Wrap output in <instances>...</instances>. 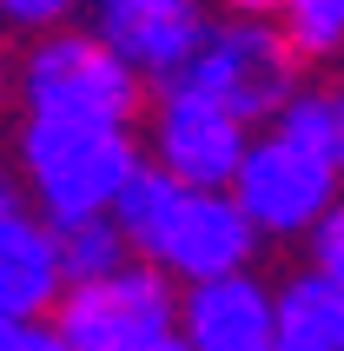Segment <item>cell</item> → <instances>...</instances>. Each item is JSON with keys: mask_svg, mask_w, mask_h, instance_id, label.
<instances>
[{"mask_svg": "<svg viewBox=\"0 0 344 351\" xmlns=\"http://www.w3.org/2000/svg\"><path fill=\"white\" fill-rule=\"evenodd\" d=\"M291 66H298V53H291V40L271 27V20L258 14H232L199 34V47H192L186 60V86H199L206 99H219V106H232V113L245 119H271L278 106H285L291 93Z\"/></svg>", "mask_w": 344, "mask_h": 351, "instance_id": "7a4b0ae2", "label": "cell"}, {"mask_svg": "<svg viewBox=\"0 0 344 351\" xmlns=\"http://www.w3.org/2000/svg\"><path fill=\"white\" fill-rule=\"evenodd\" d=\"M79 0H0V20L7 27H27V34H47V27H66Z\"/></svg>", "mask_w": 344, "mask_h": 351, "instance_id": "2e32d148", "label": "cell"}, {"mask_svg": "<svg viewBox=\"0 0 344 351\" xmlns=\"http://www.w3.org/2000/svg\"><path fill=\"white\" fill-rule=\"evenodd\" d=\"M172 193H179V179L166 173V166H153V159H139L133 173H126V186L113 193V226L126 232V245L133 252H146V239L159 232V219H166V206H172Z\"/></svg>", "mask_w": 344, "mask_h": 351, "instance_id": "4fadbf2b", "label": "cell"}, {"mask_svg": "<svg viewBox=\"0 0 344 351\" xmlns=\"http://www.w3.org/2000/svg\"><path fill=\"white\" fill-rule=\"evenodd\" d=\"M20 166H27V186H34L47 226H66V219H86V213L113 206V193L139 166V146L113 119L34 113L27 133H20Z\"/></svg>", "mask_w": 344, "mask_h": 351, "instance_id": "6da1fadb", "label": "cell"}, {"mask_svg": "<svg viewBox=\"0 0 344 351\" xmlns=\"http://www.w3.org/2000/svg\"><path fill=\"white\" fill-rule=\"evenodd\" d=\"M172 332L192 351H265L271 345V292L251 272L199 278L186 305L172 312Z\"/></svg>", "mask_w": 344, "mask_h": 351, "instance_id": "9c48e42d", "label": "cell"}, {"mask_svg": "<svg viewBox=\"0 0 344 351\" xmlns=\"http://www.w3.org/2000/svg\"><path fill=\"white\" fill-rule=\"evenodd\" d=\"M20 332H27V318L0 312V351H20Z\"/></svg>", "mask_w": 344, "mask_h": 351, "instance_id": "ac0fdd59", "label": "cell"}, {"mask_svg": "<svg viewBox=\"0 0 344 351\" xmlns=\"http://www.w3.org/2000/svg\"><path fill=\"white\" fill-rule=\"evenodd\" d=\"M106 7H133V0H99V14H106Z\"/></svg>", "mask_w": 344, "mask_h": 351, "instance_id": "603a6c76", "label": "cell"}, {"mask_svg": "<svg viewBox=\"0 0 344 351\" xmlns=\"http://www.w3.org/2000/svg\"><path fill=\"white\" fill-rule=\"evenodd\" d=\"M20 351H66V338H60V332H34V325H27V332H20Z\"/></svg>", "mask_w": 344, "mask_h": 351, "instance_id": "e0dca14e", "label": "cell"}, {"mask_svg": "<svg viewBox=\"0 0 344 351\" xmlns=\"http://www.w3.org/2000/svg\"><path fill=\"white\" fill-rule=\"evenodd\" d=\"M265 351H344V292L318 272H298L285 292H271Z\"/></svg>", "mask_w": 344, "mask_h": 351, "instance_id": "8fae6325", "label": "cell"}, {"mask_svg": "<svg viewBox=\"0 0 344 351\" xmlns=\"http://www.w3.org/2000/svg\"><path fill=\"white\" fill-rule=\"evenodd\" d=\"M0 206H14V186H7V173H0Z\"/></svg>", "mask_w": 344, "mask_h": 351, "instance_id": "7402d4cb", "label": "cell"}, {"mask_svg": "<svg viewBox=\"0 0 344 351\" xmlns=\"http://www.w3.org/2000/svg\"><path fill=\"white\" fill-rule=\"evenodd\" d=\"M278 34L291 40V53L325 60L344 47V0H278Z\"/></svg>", "mask_w": 344, "mask_h": 351, "instance_id": "5bb4252c", "label": "cell"}, {"mask_svg": "<svg viewBox=\"0 0 344 351\" xmlns=\"http://www.w3.org/2000/svg\"><path fill=\"white\" fill-rule=\"evenodd\" d=\"M133 351H192L179 332H159V338H146V345H133Z\"/></svg>", "mask_w": 344, "mask_h": 351, "instance_id": "ffe728a7", "label": "cell"}, {"mask_svg": "<svg viewBox=\"0 0 344 351\" xmlns=\"http://www.w3.org/2000/svg\"><path fill=\"white\" fill-rule=\"evenodd\" d=\"M245 139V119L186 80H172L153 106V166H166L179 186H232Z\"/></svg>", "mask_w": 344, "mask_h": 351, "instance_id": "52a82bcc", "label": "cell"}, {"mask_svg": "<svg viewBox=\"0 0 344 351\" xmlns=\"http://www.w3.org/2000/svg\"><path fill=\"white\" fill-rule=\"evenodd\" d=\"M251 245H258V232L225 186H179L159 232L146 239V258L159 272L199 285V278H219V272H245Z\"/></svg>", "mask_w": 344, "mask_h": 351, "instance_id": "8992f818", "label": "cell"}, {"mask_svg": "<svg viewBox=\"0 0 344 351\" xmlns=\"http://www.w3.org/2000/svg\"><path fill=\"white\" fill-rule=\"evenodd\" d=\"M331 113H338V139H344V86L331 93Z\"/></svg>", "mask_w": 344, "mask_h": 351, "instance_id": "44dd1931", "label": "cell"}, {"mask_svg": "<svg viewBox=\"0 0 344 351\" xmlns=\"http://www.w3.org/2000/svg\"><path fill=\"white\" fill-rule=\"evenodd\" d=\"M219 7H232V14H258V20L278 14V0H219Z\"/></svg>", "mask_w": 344, "mask_h": 351, "instance_id": "d6986e66", "label": "cell"}, {"mask_svg": "<svg viewBox=\"0 0 344 351\" xmlns=\"http://www.w3.org/2000/svg\"><path fill=\"white\" fill-rule=\"evenodd\" d=\"M199 34H206L199 0H133V7H106L99 14V40L139 80H159V86H172V80L186 73Z\"/></svg>", "mask_w": 344, "mask_h": 351, "instance_id": "ba28073f", "label": "cell"}, {"mask_svg": "<svg viewBox=\"0 0 344 351\" xmlns=\"http://www.w3.org/2000/svg\"><path fill=\"white\" fill-rule=\"evenodd\" d=\"M20 86H27V106H34V113H53V119H113V126H126L146 80H139L99 34L47 27V40L27 53Z\"/></svg>", "mask_w": 344, "mask_h": 351, "instance_id": "3957f363", "label": "cell"}, {"mask_svg": "<svg viewBox=\"0 0 344 351\" xmlns=\"http://www.w3.org/2000/svg\"><path fill=\"white\" fill-rule=\"evenodd\" d=\"M60 252H53V226L27 206H0V312L40 318L60 298Z\"/></svg>", "mask_w": 344, "mask_h": 351, "instance_id": "30bf717a", "label": "cell"}, {"mask_svg": "<svg viewBox=\"0 0 344 351\" xmlns=\"http://www.w3.org/2000/svg\"><path fill=\"white\" fill-rule=\"evenodd\" d=\"M53 332L66 338V351H133L146 338L172 332V292L159 265H113L99 278H73L53 298Z\"/></svg>", "mask_w": 344, "mask_h": 351, "instance_id": "277c9868", "label": "cell"}, {"mask_svg": "<svg viewBox=\"0 0 344 351\" xmlns=\"http://www.w3.org/2000/svg\"><path fill=\"white\" fill-rule=\"evenodd\" d=\"M311 272L344 292V199H331L325 213L311 219Z\"/></svg>", "mask_w": 344, "mask_h": 351, "instance_id": "9a60e30c", "label": "cell"}, {"mask_svg": "<svg viewBox=\"0 0 344 351\" xmlns=\"http://www.w3.org/2000/svg\"><path fill=\"white\" fill-rule=\"evenodd\" d=\"M53 252H60V278L73 285V278H99V272H113V265H126L133 245L113 226V213H86V219L53 226Z\"/></svg>", "mask_w": 344, "mask_h": 351, "instance_id": "7c38bea8", "label": "cell"}, {"mask_svg": "<svg viewBox=\"0 0 344 351\" xmlns=\"http://www.w3.org/2000/svg\"><path fill=\"white\" fill-rule=\"evenodd\" d=\"M338 166L344 159L311 153V146H298V139H285L271 126L265 139H245L238 173H232L225 193L238 199V213L251 219V232H271V239L311 232V219L338 199Z\"/></svg>", "mask_w": 344, "mask_h": 351, "instance_id": "5b68a950", "label": "cell"}]
</instances>
